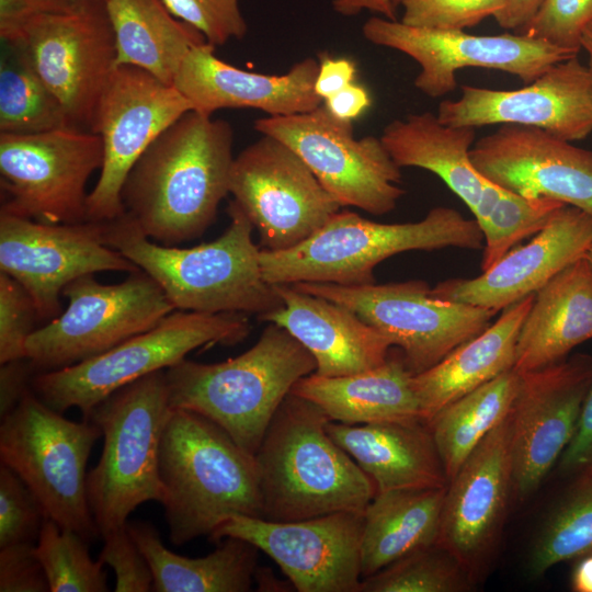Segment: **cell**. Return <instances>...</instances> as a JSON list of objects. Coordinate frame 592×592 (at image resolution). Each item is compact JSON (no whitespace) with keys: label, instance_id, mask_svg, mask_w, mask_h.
Instances as JSON below:
<instances>
[{"label":"cell","instance_id":"8","mask_svg":"<svg viewBox=\"0 0 592 592\" xmlns=\"http://www.w3.org/2000/svg\"><path fill=\"white\" fill-rule=\"evenodd\" d=\"M252 326L241 312L206 314L174 310L153 328L115 348L56 371L36 373L32 390L62 413L78 408L83 419L117 389L151 373L167 369L201 348L243 341Z\"/></svg>","mask_w":592,"mask_h":592},{"label":"cell","instance_id":"37","mask_svg":"<svg viewBox=\"0 0 592 592\" xmlns=\"http://www.w3.org/2000/svg\"><path fill=\"white\" fill-rule=\"evenodd\" d=\"M571 476L572 482L548 513L530 550L532 577L592 554V467Z\"/></svg>","mask_w":592,"mask_h":592},{"label":"cell","instance_id":"35","mask_svg":"<svg viewBox=\"0 0 592 592\" xmlns=\"http://www.w3.org/2000/svg\"><path fill=\"white\" fill-rule=\"evenodd\" d=\"M520 374L510 369L443 407L429 422L448 481L510 413Z\"/></svg>","mask_w":592,"mask_h":592},{"label":"cell","instance_id":"55","mask_svg":"<svg viewBox=\"0 0 592 592\" xmlns=\"http://www.w3.org/2000/svg\"><path fill=\"white\" fill-rule=\"evenodd\" d=\"M570 587L574 592H592V554L578 559L571 572Z\"/></svg>","mask_w":592,"mask_h":592},{"label":"cell","instance_id":"23","mask_svg":"<svg viewBox=\"0 0 592 592\" xmlns=\"http://www.w3.org/2000/svg\"><path fill=\"white\" fill-rule=\"evenodd\" d=\"M513 491L511 419L496 426L446 486L436 544L474 576L494 546Z\"/></svg>","mask_w":592,"mask_h":592},{"label":"cell","instance_id":"6","mask_svg":"<svg viewBox=\"0 0 592 592\" xmlns=\"http://www.w3.org/2000/svg\"><path fill=\"white\" fill-rule=\"evenodd\" d=\"M477 220L446 206L433 207L414 223L384 224L339 210L309 238L286 250L261 249L264 280L271 285L303 282L345 286L375 283L374 269L407 251L454 247L483 249Z\"/></svg>","mask_w":592,"mask_h":592},{"label":"cell","instance_id":"14","mask_svg":"<svg viewBox=\"0 0 592 592\" xmlns=\"http://www.w3.org/2000/svg\"><path fill=\"white\" fill-rule=\"evenodd\" d=\"M193 110L174 84L134 66H116L100 96L90 132L103 145L100 177L88 195V220L124 213L122 189L136 161L169 126Z\"/></svg>","mask_w":592,"mask_h":592},{"label":"cell","instance_id":"16","mask_svg":"<svg viewBox=\"0 0 592 592\" xmlns=\"http://www.w3.org/2000/svg\"><path fill=\"white\" fill-rule=\"evenodd\" d=\"M22 44L37 73L75 127L92 124L116 67V46L105 0H72L34 19Z\"/></svg>","mask_w":592,"mask_h":592},{"label":"cell","instance_id":"36","mask_svg":"<svg viewBox=\"0 0 592 592\" xmlns=\"http://www.w3.org/2000/svg\"><path fill=\"white\" fill-rule=\"evenodd\" d=\"M75 127L42 80L22 43H4L0 65V132L35 134Z\"/></svg>","mask_w":592,"mask_h":592},{"label":"cell","instance_id":"46","mask_svg":"<svg viewBox=\"0 0 592 592\" xmlns=\"http://www.w3.org/2000/svg\"><path fill=\"white\" fill-rule=\"evenodd\" d=\"M99 559L115 573L116 592L152 591L153 577L150 566L128 533L127 528L114 531L102 538Z\"/></svg>","mask_w":592,"mask_h":592},{"label":"cell","instance_id":"3","mask_svg":"<svg viewBox=\"0 0 592 592\" xmlns=\"http://www.w3.org/2000/svg\"><path fill=\"white\" fill-rule=\"evenodd\" d=\"M328 421L314 402L293 392L284 398L254 454L262 519L364 513L375 485L329 435Z\"/></svg>","mask_w":592,"mask_h":592},{"label":"cell","instance_id":"44","mask_svg":"<svg viewBox=\"0 0 592 592\" xmlns=\"http://www.w3.org/2000/svg\"><path fill=\"white\" fill-rule=\"evenodd\" d=\"M39 319L26 289L0 272V364L25 358V344Z\"/></svg>","mask_w":592,"mask_h":592},{"label":"cell","instance_id":"57","mask_svg":"<svg viewBox=\"0 0 592 592\" xmlns=\"http://www.w3.org/2000/svg\"><path fill=\"white\" fill-rule=\"evenodd\" d=\"M581 47L588 55L589 61L587 66L592 73V23L585 29L583 33Z\"/></svg>","mask_w":592,"mask_h":592},{"label":"cell","instance_id":"34","mask_svg":"<svg viewBox=\"0 0 592 592\" xmlns=\"http://www.w3.org/2000/svg\"><path fill=\"white\" fill-rule=\"evenodd\" d=\"M116 46V66L138 67L167 84L194 47L208 43L175 18L162 0H105Z\"/></svg>","mask_w":592,"mask_h":592},{"label":"cell","instance_id":"18","mask_svg":"<svg viewBox=\"0 0 592 592\" xmlns=\"http://www.w3.org/2000/svg\"><path fill=\"white\" fill-rule=\"evenodd\" d=\"M104 221L46 224L0 210V272L30 294L39 319L61 311L64 288L78 277L140 269L105 242Z\"/></svg>","mask_w":592,"mask_h":592},{"label":"cell","instance_id":"52","mask_svg":"<svg viewBox=\"0 0 592 592\" xmlns=\"http://www.w3.org/2000/svg\"><path fill=\"white\" fill-rule=\"evenodd\" d=\"M371 103L368 91L355 82L323 101L333 116L349 122L360 117L371 106Z\"/></svg>","mask_w":592,"mask_h":592},{"label":"cell","instance_id":"31","mask_svg":"<svg viewBox=\"0 0 592 592\" xmlns=\"http://www.w3.org/2000/svg\"><path fill=\"white\" fill-rule=\"evenodd\" d=\"M534 296L505 307L483 332L431 368L413 375V389L424 422L452 401L513 369L517 337Z\"/></svg>","mask_w":592,"mask_h":592},{"label":"cell","instance_id":"9","mask_svg":"<svg viewBox=\"0 0 592 592\" xmlns=\"http://www.w3.org/2000/svg\"><path fill=\"white\" fill-rule=\"evenodd\" d=\"M102 436L90 420L66 419L30 389L1 419L0 459L31 489L46 516L87 542L100 536L87 491V463Z\"/></svg>","mask_w":592,"mask_h":592},{"label":"cell","instance_id":"1","mask_svg":"<svg viewBox=\"0 0 592 592\" xmlns=\"http://www.w3.org/2000/svg\"><path fill=\"white\" fill-rule=\"evenodd\" d=\"M232 143L228 122L186 112L130 169L122 189L125 214L161 244L201 237L229 193Z\"/></svg>","mask_w":592,"mask_h":592},{"label":"cell","instance_id":"24","mask_svg":"<svg viewBox=\"0 0 592 592\" xmlns=\"http://www.w3.org/2000/svg\"><path fill=\"white\" fill-rule=\"evenodd\" d=\"M591 240L592 215L565 204L530 242L514 246L480 275L448 278L431 292L444 300L500 312L536 294L560 271L584 257Z\"/></svg>","mask_w":592,"mask_h":592},{"label":"cell","instance_id":"10","mask_svg":"<svg viewBox=\"0 0 592 592\" xmlns=\"http://www.w3.org/2000/svg\"><path fill=\"white\" fill-rule=\"evenodd\" d=\"M62 296L68 298L66 310L35 329L26 341L25 355L36 373L100 355L153 328L175 310L161 287L141 270L117 284L83 275L69 283Z\"/></svg>","mask_w":592,"mask_h":592},{"label":"cell","instance_id":"59","mask_svg":"<svg viewBox=\"0 0 592 592\" xmlns=\"http://www.w3.org/2000/svg\"><path fill=\"white\" fill-rule=\"evenodd\" d=\"M391 2L397 8L400 4L401 0H391Z\"/></svg>","mask_w":592,"mask_h":592},{"label":"cell","instance_id":"33","mask_svg":"<svg viewBox=\"0 0 592 592\" xmlns=\"http://www.w3.org/2000/svg\"><path fill=\"white\" fill-rule=\"evenodd\" d=\"M445 491L446 487L376 492L363 513L362 579L437 542Z\"/></svg>","mask_w":592,"mask_h":592},{"label":"cell","instance_id":"28","mask_svg":"<svg viewBox=\"0 0 592 592\" xmlns=\"http://www.w3.org/2000/svg\"><path fill=\"white\" fill-rule=\"evenodd\" d=\"M329 435L372 479L376 492L444 488L448 483L424 421L345 424L327 422Z\"/></svg>","mask_w":592,"mask_h":592},{"label":"cell","instance_id":"13","mask_svg":"<svg viewBox=\"0 0 592 592\" xmlns=\"http://www.w3.org/2000/svg\"><path fill=\"white\" fill-rule=\"evenodd\" d=\"M102 162L101 137L78 127L1 133V212L46 224L87 221L86 186Z\"/></svg>","mask_w":592,"mask_h":592},{"label":"cell","instance_id":"15","mask_svg":"<svg viewBox=\"0 0 592 592\" xmlns=\"http://www.w3.org/2000/svg\"><path fill=\"white\" fill-rule=\"evenodd\" d=\"M229 193L271 251L303 242L342 207L292 148L262 134L235 157Z\"/></svg>","mask_w":592,"mask_h":592},{"label":"cell","instance_id":"48","mask_svg":"<svg viewBox=\"0 0 592 592\" xmlns=\"http://www.w3.org/2000/svg\"><path fill=\"white\" fill-rule=\"evenodd\" d=\"M72 0H0V37L3 43L23 42L29 24L39 15L66 9Z\"/></svg>","mask_w":592,"mask_h":592},{"label":"cell","instance_id":"21","mask_svg":"<svg viewBox=\"0 0 592 592\" xmlns=\"http://www.w3.org/2000/svg\"><path fill=\"white\" fill-rule=\"evenodd\" d=\"M456 100L439 104L445 125L478 128L515 124L539 128L568 141L592 133V73L578 56L559 61L516 90L462 86Z\"/></svg>","mask_w":592,"mask_h":592},{"label":"cell","instance_id":"12","mask_svg":"<svg viewBox=\"0 0 592 592\" xmlns=\"http://www.w3.org/2000/svg\"><path fill=\"white\" fill-rule=\"evenodd\" d=\"M253 127L292 148L342 207L384 215L405 194L401 168L380 137L355 138L352 122L337 118L323 103L306 113L259 118Z\"/></svg>","mask_w":592,"mask_h":592},{"label":"cell","instance_id":"50","mask_svg":"<svg viewBox=\"0 0 592 592\" xmlns=\"http://www.w3.org/2000/svg\"><path fill=\"white\" fill-rule=\"evenodd\" d=\"M36 372L25 358L14 360L0 366V417L9 414L32 389Z\"/></svg>","mask_w":592,"mask_h":592},{"label":"cell","instance_id":"19","mask_svg":"<svg viewBox=\"0 0 592 592\" xmlns=\"http://www.w3.org/2000/svg\"><path fill=\"white\" fill-rule=\"evenodd\" d=\"M363 513L335 512L276 522L237 514L208 537L252 543L270 556L298 592H358Z\"/></svg>","mask_w":592,"mask_h":592},{"label":"cell","instance_id":"11","mask_svg":"<svg viewBox=\"0 0 592 592\" xmlns=\"http://www.w3.org/2000/svg\"><path fill=\"white\" fill-rule=\"evenodd\" d=\"M293 285L353 310L391 346L399 348L413 375L431 368L483 332L498 314L437 298L421 280L357 286L312 282Z\"/></svg>","mask_w":592,"mask_h":592},{"label":"cell","instance_id":"47","mask_svg":"<svg viewBox=\"0 0 592 592\" xmlns=\"http://www.w3.org/2000/svg\"><path fill=\"white\" fill-rule=\"evenodd\" d=\"M0 591H49L43 566L35 554V544L20 543L0 548Z\"/></svg>","mask_w":592,"mask_h":592},{"label":"cell","instance_id":"17","mask_svg":"<svg viewBox=\"0 0 592 592\" xmlns=\"http://www.w3.org/2000/svg\"><path fill=\"white\" fill-rule=\"evenodd\" d=\"M362 33L368 42L401 52L415 60L421 70L414 86L430 98L454 91L456 72L463 68L504 71L527 84L555 64L578 56L524 34L474 35L464 31H437L409 26L383 16L369 18L363 24Z\"/></svg>","mask_w":592,"mask_h":592},{"label":"cell","instance_id":"22","mask_svg":"<svg viewBox=\"0 0 592 592\" xmlns=\"http://www.w3.org/2000/svg\"><path fill=\"white\" fill-rule=\"evenodd\" d=\"M470 160L513 193L559 201L592 215V151L539 128L504 124L479 138Z\"/></svg>","mask_w":592,"mask_h":592},{"label":"cell","instance_id":"41","mask_svg":"<svg viewBox=\"0 0 592 592\" xmlns=\"http://www.w3.org/2000/svg\"><path fill=\"white\" fill-rule=\"evenodd\" d=\"M47 519L25 482L8 466H0V548L33 543Z\"/></svg>","mask_w":592,"mask_h":592},{"label":"cell","instance_id":"49","mask_svg":"<svg viewBox=\"0 0 592 592\" xmlns=\"http://www.w3.org/2000/svg\"><path fill=\"white\" fill-rule=\"evenodd\" d=\"M558 464L560 470L570 476L592 467V383L583 400L574 435Z\"/></svg>","mask_w":592,"mask_h":592},{"label":"cell","instance_id":"43","mask_svg":"<svg viewBox=\"0 0 592 592\" xmlns=\"http://www.w3.org/2000/svg\"><path fill=\"white\" fill-rule=\"evenodd\" d=\"M400 22L437 31H464L485 19L494 18L504 0H401Z\"/></svg>","mask_w":592,"mask_h":592},{"label":"cell","instance_id":"25","mask_svg":"<svg viewBox=\"0 0 592 592\" xmlns=\"http://www.w3.org/2000/svg\"><path fill=\"white\" fill-rule=\"evenodd\" d=\"M215 47L204 43L191 49L173 82L194 111L213 115L221 109L250 107L269 116H286L323 103L315 92L319 62L314 58L296 62L286 73L265 75L220 60Z\"/></svg>","mask_w":592,"mask_h":592},{"label":"cell","instance_id":"51","mask_svg":"<svg viewBox=\"0 0 592 592\" xmlns=\"http://www.w3.org/2000/svg\"><path fill=\"white\" fill-rule=\"evenodd\" d=\"M356 66L349 58L320 55L315 92L323 101L354 82Z\"/></svg>","mask_w":592,"mask_h":592},{"label":"cell","instance_id":"26","mask_svg":"<svg viewBox=\"0 0 592 592\" xmlns=\"http://www.w3.org/2000/svg\"><path fill=\"white\" fill-rule=\"evenodd\" d=\"M274 288L283 306L259 320L284 328L300 342L316 360V374L345 376L386 362L391 344L350 308L293 284Z\"/></svg>","mask_w":592,"mask_h":592},{"label":"cell","instance_id":"58","mask_svg":"<svg viewBox=\"0 0 592 592\" xmlns=\"http://www.w3.org/2000/svg\"><path fill=\"white\" fill-rule=\"evenodd\" d=\"M584 258L588 260V262L590 263L591 267H592V240L590 242V246L584 254Z\"/></svg>","mask_w":592,"mask_h":592},{"label":"cell","instance_id":"2","mask_svg":"<svg viewBox=\"0 0 592 592\" xmlns=\"http://www.w3.org/2000/svg\"><path fill=\"white\" fill-rule=\"evenodd\" d=\"M228 228L217 239L191 248L153 242L124 213L104 221L105 242L148 274L175 310L241 312L258 319L283 306L264 280L254 227L234 200Z\"/></svg>","mask_w":592,"mask_h":592},{"label":"cell","instance_id":"39","mask_svg":"<svg viewBox=\"0 0 592 592\" xmlns=\"http://www.w3.org/2000/svg\"><path fill=\"white\" fill-rule=\"evenodd\" d=\"M49 592H106L102 560L90 557L88 542L71 530L46 519L35 544Z\"/></svg>","mask_w":592,"mask_h":592},{"label":"cell","instance_id":"42","mask_svg":"<svg viewBox=\"0 0 592 592\" xmlns=\"http://www.w3.org/2000/svg\"><path fill=\"white\" fill-rule=\"evenodd\" d=\"M592 23V0H544L517 33L579 54L582 36Z\"/></svg>","mask_w":592,"mask_h":592},{"label":"cell","instance_id":"5","mask_svg":"<svg viewBox=\"0 0 592 592\" xmlns=\"http://www.w3.org/2000/svg\"><path fill=\"white\" fill-rule=\"evenodd\" d=\"M316 360L284 328L269 322L242 354L220 363L186 358L166 369L171 408L197 412L254 455L284 398Z\"/></svg>","mask_w":592,"mask_h":592},{"label":"cell","instance_id":"56","mask_svg":"<svg viewBox=\"0 0 592 592\" xmlns=\"http://www.w3.org/2000/svg\"><path fill=\"white\" fill-rule=\"evenodd\" d=\"M254 582L257 583L258 591L289 592L295 590L289 580H278L271 569L265 567H257Z\"/></svg>","mask_w":592,"mask_h":592},{"label":"cell","instance_id":"29","mask_svg":"<svg viewBox=\"0 0 592 592\" xmlns=\"http://www.w3.org/2000/svg\"><path fill=\"white\" fill-rule=\"evenodd\" d=\"M590 339L592 267L582 257L535 294L517 337L513 369L522 374L553 365Z\"/></svg>","mask_w":592,"mask_h":592},{"label":"cell","instance_id":"40","mask_svg":"<svg viewBox=\"0 0 592 592\" xmlns=\"http://www.w3.org/2000/svg\"><path fill=\"white\" fill-rule=\"evenodd\" d=\"M562 205L556 200L526 197L502 187L488 215L478 223L485 238L481 270L489 269L523 239L537 234Z\"/></svg>","mask_w":592,"mask_h":592},{"label":"cell","instance_id":"53","mask_svg":"<svg viewBox=\"0 0 592 592\" xmlns=\"http://www.w3.org/2000/svg\"><path fill=\"white\" fill-rule=\"evenodd\" d=\"M544 0H504L503 9L493 18L508 31H521L535 15Z\"/></svg>","mask_w":592,"mask_h":592},{"label":"cell","instance_id":"54","mask_svg":"<svg viewBox=\"0 0 592 592\" xmlns=\"http://www.w3.org/2000/svg\"><path fill=\"white\" fill-rule=\"evenodd\" d=\"M332 8L337 13L346 16L368 10L385 19L397 21L396 7L391 0H332Z\"/></svg>","mask_w":592,"mask_h":592},{"label":"cell","instance_id":"32","mask_svg":"<svg viewBox=\"0 0 592 592\" xmlns=\"http://www.w3.org/2000/svg\"><path fill=\"white\" fill-rule=\"evenodd\" d=\"M126 528L146 557L156 592H247L252 590L259 548L226 537L209 555L190 558L169 550L149 522H127Z\"/></svg>","mask_w":592,"mask_h":592},{"label":"cell","instance_id":"30","mask_svg":"<svg viewBox=\"0 0 592 592\" xmlns=\"http://www.w3.org/2000/svg\"><path fill=\"white\" fill-rule=\"evenodd\" d=\"M412 378L401 352L390 351L378 367L333 377L311 373L300 378L291 392L317 405L330 421L345 424L423 421Z\"/></svg>","mask_w":592,"mask_h":592},{"label":"cell","instance_id":"27","mask_svg":"<svg viewBox=\"0 0 592 592\" xmlns=\"http://www.w3.org/2000/svg\"><path fill=\"white\" fill-rule=\"evenodd\" d=\"M380 139L400 167H414L437 175L480 223L498 200L502 187L474 167L470 149L476 128L443 124L432 112L409 114L387 124Z\"/></svg>","mask_w":592,"mask_h":592},{"label":"cell","instance_id":"4","mask_svg":"<svg viewBox=\"0 0 592 592\" xmlns=\"http://www.w3.org/2000/svg\"><path fill=\"white\" fill-rule=\"evenodd\" d=\"M159 475L169 540L184 545L210 534L232 515L262 517L254 455L218 424L182 408H170Z\"/></svg>","mask_w":592,"mask_h":592},{"label":"cell","instance_id":"7","mask_svg":"<svg viewBox=\"0 0 592 592\" xmlns=\"http://www.w3.org/2000/svg\"><path fill=\"white\" fill-rule=\"evenodd\" d=\"M166 369L117 389L86 420L99 426L103 449L88 473L87 491L101 538L126 527L140 504L161 502L160 443L170 411Z\"/></svg>","mask_w":592,"mask_h":592},{"label":"cell","instance_id":"45","mask_svg":"<svg viewBox=\"0 0 592 592\" xmlns=\"http://www.w3.org/2000/svg\"><path fill=\"white\" fill-rule=\"evenodd\" d=\"M179 20L200 31L206 41L224 45L230 38H242L247 23L238 0H162Z\"/></svg>","mask_w":592,"mask_h":592},{"label":"cell","instance_id":"38","mask_svg":"<svg viewBox=\"0 0 592 592\" xmlns=\"http://www.w3.org/2000/svg\"><path fill=\"white\" fill-rule=\"evenodd\" d=\"M474 585L475 576L435 543L363 578L358 592H466Z\"/></svg>","mask_w":592,"mask_h":592},{"label":"cell","instance_id":"20","mask_svg":"<svg viewBox=\"0 0 592 592\" xmlns=\"http://www.w3.org/2000/svg\"><path fill=\"white\" fill-rule=\"evenodd\" d=\"M592 383V357L574 354L520 374L510 411L513 491L532 494L572 440Z\"/></svg>","mask_w":592,"mask_h":592}]
</instances>
